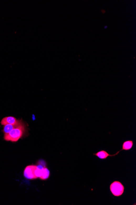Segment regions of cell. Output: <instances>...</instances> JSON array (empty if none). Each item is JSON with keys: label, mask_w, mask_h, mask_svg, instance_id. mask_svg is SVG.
I'll use <instances>...</instances> for the list:
<instances>
[{"label": "cell", "mask_w": 136, "mask_h": 205, "mask_svg": "<svg viewBox=\"0 0 136 205\" xmlns=\"http://www.w3.org/2000/svg\"><path fill=\"white\" fill-rule=\"evenodd\" d=\"M20 120H17L16 118L13 116H8L2 119L1 121V124L3 126L6 125L7 124L15 125L18 124L20 122Z\"/></svg>", "instance_id": "4"}, {"label": "cell", "mask_w": 136, "mask_h": 205, "mask_svg": "<svg viewBox=\"0 0 136 205\" xmlns=\"http://www.w3.org/2000/svg\"><path fill=\"white\" fill-rule=\"evenodd\" d=\"M133 146V140H126L123 143L122 148L123 150L128 151L131 149Z\"/></svg>", "instance_id": "6"}, {"label": "cell", "mask_w": 136, "mask_h": 205, "mask_svg": "<svg viewBox=\"0 0 136 205\" xmlns=\"http://www.w3.org/2000/svg\"><path fill=\"white\" fill-rule=\"evenodd\" d=\"M50 175V171L48 170V169L46 167H45L43 170V174H42V176L40 177L39 178L43 180H46L49 178Z\"/></svg>", "instance_id": "7"}, {"label": "cell", "mask_w": 136, "mask_h": 205, "mask_svg": "<svg viewBox=\"0 0 136 205\" xmlns=\"http://www.w3.org/2000/svg\"><path fill=\"white\" fill-rule=\"evenodd\" d=\"M35 115H34V114H33V115H32V120H35Z\"/></svg>", "instance_id": "10"}, {"label": "cell", "mask_w": 136, "mask_h": 205, "mask_svg": "<svg viewBox=\"0 0 136 205\" xmlns=\"http://www.w3.org/2000/svg\"><path fill=\"white\" fill-rule=\"evenodd\" d=\"M36 168V165H30L27 166L26 167L24 171V176L28 179H37L34 173L35 170Z\"/></svg>", "instance_id": "3"}, {"label": "cell", "mask_w": 136, "mask_h": 205, "mask_svg": "<svg viewBox=\"0 0 136 205\" xmlns=\"http://www.w3.org/2000/svg\"><path fill=\"white\" fill-rule=\"evenodd\" d=\"M101 12H102V14H104L106 12V11L104 10H103V9H102V10H101Z\"/></svg>", "instance_id": "11"}, {"label": "cell", "mask_w": 136, "mask_h": 205, "mask_svg": "<svg viewBox=\"0 0 136 205\" xmlns=\"http://www.w3.org/2000/svg\"><path fill=\"white\" fill-rule=\"evenodd\" d=\"M110 190L115 197H119L122 195L124 190V187L120 182L114 181L110 185Z\"/></svg>", "instance_id": "2"}, {"label": "cell", "mask_w": 136, "mask_h": 205, "mask_svg": "<svg viewBox=\"0 0 136 205\" xmlns=\"http://www.w3.org/2000/svg\"><path fill=\"white\" fill-rule=\"evenodd\" d=\"M107 26H106L104 28L105 29L106 28H107Z\"/></svg>", "instance_id": "12"}, {"label": "cell", "mask_w": 136, "mask_h": 205, "mask_svg": "<svg viewBox=\"0 0 136 205\" xmlns=\"http://www.w3.org/2000/svg\"><path fill=\"white\" fill-rule=\"evenodd\" d=\"M26 131V126L21 120L19 125L15 128L9 133L4 134V139L7 141L17 142L22 138Z\"/></svg>", "instance_id": "1"}, {"label": "cell", "mask_w": 136, "mask_h": 205, "mask_svg": "<svg viewBox=\"0 0 136 205\" xmlns=\"http://www.w3.org/2000/svg\"><path fill=\"white\" fill-rule=\"evenodd\" d=\"M43 170H40V169L37 168L35 169L34 173L35 175L37 178H40V177L42 176V174H43Z\"/></svg>", "instance_id": "8"}, {"label": "cell", "mask_w": 136, "mask_h": 205, "mask_svg": "<svg viewBox=\"0 0 136 205\" xmlns=\"http://www.w3.org/2000/svg\"><path fill=\"white\" fill-rule=\"evenodd\" d=\"M20 121H21V120H20V122L18 124L15 125H12L11 124H7L6 125H4L3 127V130H2V131L3 132L4 134H6L9 133V132L12 131L14 128L17 127L19 125V123L20 122Z\"/></svg>", "instance_id": "5"}, {"label": "cell", "mask_w": 136, "mask_h": 205, "mask_svg": "<svg viewBox=\"0 0 136 205\" xmlns=\"http://www.w3.org/2000/svg\"><path fill=\"white\" fill-rule=\"evenodd\" d=\"M46 163L45 161L43 160H42V162H40L38 163V165H36L37 168L40 169V170H43L46 167Z\"/></svg>", "instance_id": "9"}]
</instances>
